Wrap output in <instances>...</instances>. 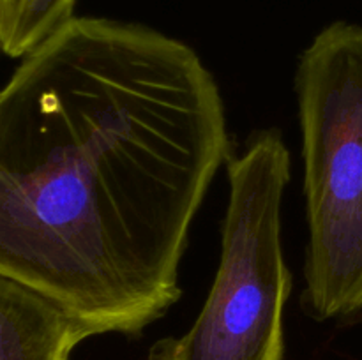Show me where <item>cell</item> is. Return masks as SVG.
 <instances>
[{"instance_id":"cell-1","label":"cell","mask_w":362,"mask_h":360,"mask_svg":"<svg viewBox=\"0 0 362 360\" xmlns=\"http://www.w3.org/2000/svg\"><path fill=\"white\" fill-rule=\"evenodd\" d=\"M197 49L74 16L0 92V275L92 335H140L177 302L189 229L232 154Z\"/></svg>"},{"instance_id":"cell-2","label":"cell","mask_w":362,"mask_h":360,"mask_svg":"<svg viewBox=\"0 0 362 360\" xmlns=\"http://www.w3.org/2000/svg\"><path fill=\"white\" fill-rule=\"evenodd\" d=\"M308 244L304 313H362V25L332 21L296 69Z\"/></svg>"},{"instance_id":"cell-3","label":"cell","mask_w":362,"mask_h":360,"mask_svg":"<svg viewBox=\"0 0 362 360\" xmlns=\"http://www.w3.org/2000/svg\"><path fill=\"white\" fill-rule=\"evenodd\" d=\"M290 152L278 127L257 129L230 154V198L221 258L200 314L179 337H163L147 360H283L292 272L281 240Z\"/></svg>"},{"instance_id":"cell-4","label":"cell","mask_w":362,"mask_h":360,"mask_svg":"<svg viewBox=\"0 0 362 360\" xmlns=\"http://www.w3.org/2000/svg\"><path fill=\"white\" fill-rule=\"evenodd\" d=\"M92 332L49 296L0 275V360H71Z\"/></svg>"},{"instance_id":"cell-5","label":"cell","mask_w":362,"mask_h":360,"mask_svg":"<svg viewBox=\"0 0 362 360\" xmlns=\"http://www.w3.org/2000/svg\"><path fill=\"white\" fill-rule=\"evenodd\" d=\"M78 0H25L21 13L7 37L0 41L11 59H23L42 41L74 18Z\"/></svg>"},{"instance_id":"cell-6","label":"cell","mask_w":362,"mask_h":360,"mask_svg":"<svg viewBox=\"0 0 362 360\" xmlns=\"http://www.w3.org/2000/svg\"><path fill=\"white\" fill-rule=\"evenodd\" d=\"M23 4L25 0H0V41L13 30Z\"/></svg>"}]
</instances>
